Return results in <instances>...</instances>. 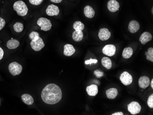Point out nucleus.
<instances>
[{
  "instance_id": "f257e3e1",
  "label": "nucleus",
  "mask_w": 153,
  "mask_h": 115,
  "mask_svg": "<svg viewBox=\"0 0 153 115\" xmlns=\"http://www.w3.org/2000/svg\"><path fill=\"white\" fill-rule=\"evenodd\" d=\"M41 98L44 102L50 104L58 103L62 98V91L60 88L54 83L46 85L43 90Z\"/></svg>"
},
{
  "instance_id": "f03ea898",
  "label": "nucleus",
  "mask_w": 153,
  "mask_h": 115,
  "mask_svg": "<svg viewBox=\"0 0 153 115\" xmlns=\"http://www.w3.org/2000/svg\"><path fill=\"white\" fill-rule=\"evenodd\" d=\"M13 8L16 11L18 15L22 17L26 16L29 11L28 6L26 3L21 0H19L14 2L13 5Z\"/></svg>"
},
{
  "instance_id": "7ed1b4c3",
  "label": "nucleus",
  "mask_w": 153,
  "mask_h": 115,
  "mask_svg": "<svg viewBox=\"0 0 153 115\" xmlns=\"http://www.w3.org/2000/svg\"><path fill=\"white\" fill-rule=\"evenodd\" d=\"M37 24L41 27V30L48 31L50 30L52 27V24L50 20L45 18H40L37 22Z\"/></svg>"
},
{
  "instance_id": "20e7f679",
  "label": "nucleus",
  "mask_w": 153,
  "mask_h": 115,
  "mask_svg": "<svg viewBox=\"0 0 153 115\" xmlns=\"http://www.w3.org/2000/svg\"><path fill=\"white\" fill-rule=\"evenodd\" d=\"M8 69L10 73L12 75L16 76L21 74L22 71V67L20 64L17 62H13L9 65Z\"/></svg>"
},
{
  "instance_id": "39448f33",
  "label": "nucleus",
  "mask_w": 153,
  "mask_h": 115,
  "mask_svg": "<svg viewBox=\"0 0 153 115\" xmlns=\"http://www.w3.org/2000/svg\"><path fill=\"white\" fill-rule=\"evenodd\" d=\"M30 45L32 49L35 51H38L41 50L45 47V44L41 38L39 37L37 39L32 40Z\"/></svg>"
},
{
  "instance_id": "423d86ee",
  "label": "nucleus",
  "mask_w": 153,
  "mask_h": 115,
  "mask_svg": "<svg viewBox=\"0 0 153 115\" xmlns=\"http://www.w3.org/2000/svg\"><path fill=\"white\" fill-rule=\"evenodd\" d=\"M128 109L132 115H136L140 112L141 107L137 102L133 101L128 105Z\"/></svg>"
},
{
  "instance_id": "0eeeda50",
  "label": "nucleus",
  "mask_w": 153,
  "mask_h": 115,
  "mask_svg": "<svg viewBox=\"0 0 153 115\" xmlns=\"http://www.w3.org/2000/svg\"><path fill=\"white\" fill-rule=\"evenodd\" d=\"M120 79L121 83L126 86L130 85L133 82V77L127 72H124L121 74Z\"/></svg>"
},
{
  "instance_id": "6e6552de",
  "label": "nucleus",
  "mask_w": 153,
  "mask_h": 115,
  "mask_svg": "<svg viewBox=\"0 0 153 115\" xmlns=\"http://www.w3.org/2000/svg\"><path fill=\"white\" fill-rule=\"evenodd\" d=\"M59 13V8L55 5H49L46 9V13L49 16H57Z\"/></svg>"
},
{
  "instance_id": "1a4fd4ad",
  "label": "nucleus",
  "mask_w": 153,
  "mask_h": 115,
  "mask_svg": "<svg viewBox=\"0 0 153 115\" xmlns=\"http://www.w3.org/2000/svg\"><path fill=\"white\" fill-rule=\"evenodd\" d=\"M116 48L113 45H107L102 49L103 54L109 57H112L116 53Z\"/></svg>"
},
{
  "instance_id": "9d476101",
  "label": "nucleus",
  "mask_w": 153,
  "mask_h": 115,
  "mask_svg": "<svg viewBox=\"0 0 153 115\" xmlns=\"http://www.w3.org/2000/svg\"><path fill=\"white\" fill-rule=\"evenodd\" d=\"M98 36L101 41H107L111 37V32L109 31L107 29L102 28L99 30Z\"/></svg>"
},
{
  "instance_id": "9b49d317",
  "label": "nucleus",
  "mask_w": 153,
  "mask_h": 115,
  "mask_svg": "<svg viewBox=\"0 0 153 115\" xmlns=\"http://www.w3.org/2000/svg\"><path fill=\"white\" fill-rule=\"evenodd\" d=\"M107 8L110 12L115 13L119 10L120 5L116 0H110L108 2Z\"/></svg>"
},
{
  "instance_id": "f8f14e48",
  "label": "nucleus",
  "mask_w": 153,
  "mask_h": 115,
  "mask_svg": "<svg viewBox=\"0 0 153 115\" xmlns=\"http://www.w3.org/2000/svg\"><path fill=\"white\" fill-rule=\"evenodd\" d=\"M128 30L132 33H135L139 30L140 25L139 22L136 20H132L129 22L128 25Z\"/></svg>"
},
{
  "instance_id": "ddd939ff",
  "label": "nucleus",
  "mask_w": 153,
  "mask_h": 115,
  "mask_svg": "<svg viewBox=\"0 0 153 115\" xmlns=\"http://www.w3.org/2000/svg\"><path fill=\"white\" fill-rule=\"evenodd\" d=\"M150 81L149 79L147 76H142L139 78L138 80V85L141 88H147L150 84Z\"/></svg>"
},
{
  "instance_id": "4468645a",
  "label": "nucleus",
  "mask_w": 153,
  "mask_h": 115,
  "mask_svg": "<svg viewBox=\"0 0 153 115\" xmlns=\"http://www.w3.org/2000/svg\"><path fill=\"white\" fill-rule=\"evenodd\" d=\"M152 39V36L151 34L149 32H145L141 35L139 38V41L142 45H145L148 42L151 41Z\"/></svg>"
},
{
  "instance_id": "2eb2a0df",
  "label": "nucleus",
  "mask_w": 153,
  "mask_h": 115,
  "mask_svg": "<svg viewBox=\"0 0 153 115\" xmlns=\"http://www.w3.org/2000/svg\"><path fill=\"white\" fill-rule=\"evenodd\" d=\"M75 52V49L72 45L71 44H66L64 46V55L70 57Z\"/></svg>"
},
{
  "instance_id": "dca6fc26",
  "label": "nucleus",
  "mask_w": 153,
  "mask_h": 115,
  "mask_svg": "<svg viewBox=\"0 0 153 115\" xmlns=\"http://www.w3.org/2000/svg\"><path fill=\"white\" fill-rule=\"evenodd\" d=\"M86 91L89 96H95L98 93V87L95 84H92L87 87Z\"/></svg>"
},
{
  "instance_id": "f3484780",
  "label": "nucleus",
  "mask_w": 153,
  "mask_h": 115,
  "mask_svg": "<svg viewBox=\"0 0 153 115\" xmlns=\"http://www.w3.org/2000/svg\"><path fill=\"white\" fill-rule=\"evenodd\" d=\"M84 14L88 18H92L95 16V12L91 6H86L84 8Z\"/></svg>"
},
{
  "instance_id": "a211bd4d",
  "label": "nucleus",
  "mask_w": 153,
  "mask_h": 115,
  "mask_svg": "<svg viewBox=\"0 0 153 115\" xmlns=\"http://www.w3.org/2000/svg\"><path fill=\"white\" fill-rule=\"evenodd\" d=\"M20 45V43L19 41L17 39H12L9 40L6 44V46L9 49L12 50V49H15L19 46Z\"/></svg>"
},
{
  "instance_id": "6ab92c4d",
  "label": "nucleus",
  "mask_w": 153,
  "mask_h": 115,
  "mask_svg": "<svg viewBox=\"0 0 153 115\" xmlns=\"http://www.w3.org/2000/svg\"><path fill=\"white\" fill-rule=\"evenodd\" d=\"M106 95L109 99H114L118 95V91L116 88H109L106 91Z\"/></svg>"
},
{
  "instance_id": "aec40b11",
  "label": "nucleus",
  "mask_w": 153,
  "mask_h": 115,
  "mask_svg": "<svg viewBox=\"0 0 153 115\" xmlns=\"http://www.w3.org/2000/svg\"><path fill=\"white\" fill-rule=\"evenodd\" d=\"M84 37L82 31H76L75 30L72 34V39H74L75 41L79 42L82 41Z\"/></svg>"
},
{
  "instance_id": "412c9836",
  "label": "nucleus",
  "mask_w": 153,
  "mask_h": 115,
  "mask_svg": "<svg viewBox=\"0 0 153 115\" xmlns=\"http://www.w3.org/2000/svg\"><path fill=\"white\" fill-rule=\"evenodd\" d=\"M22 99L26 104L31 105L34 103L33 97L29 94H24L22 95Z\"/></svg>"
},
{
  "instance_id": "4be33fe9",
  "label": "nucleus",
  "mask_w": 153,
  "mask_h": 115,
  "mask_svg": "<svg viewBox=\"0 0 153 115\" xmlns=\"http://www.w3.org/2000/svg\"><path fill=\"white\" fill-rule=\"evenodd\" d=\"M133 54V50L131 47H127L124 49L122 52V57L124 58L128 59L132 57Z\"/></svg>"
},
{
  "instance_id": "5701e85b",
  "label": "nucleus",
  "mask_w": 153,
  "mask_h": 115,
  "mask_svg": "<svg viewBox=\"0 0 153 115\" xmlns=\"http://www.w3.org/2000/svg\"><path fill=\"white\" fill-rule=\"evenodd\" d=\"M102 65L107 69H109L112 67V62L111 59L106 57H104L101 60Z\"/></svg>"
},
{
  "instance_id": "b1692460",
  "label": "nucleus",
  "mask_w": 153,
  "mask_h": 115,
  "mask_svg": "<svg viewBox=\"0 0 153 115\" xmlns=\"http://www.w3.org/2000/svg\"><path fill=\"white\" fill-rule=\"evenodd\" d=\"M84 24H83L81 22L76 21L75 22H74V25H73V28L76 31H83L84 29Z\"/></svg>"
},
{
  "instance_id": "393cba45",
  "label": "nucleus",
  "mask_w": 153,
  "mask_h": 115,
  "mask_svg": "<svg viewBox=\"0 0 153 115\" xmlns=\"http://www.w3.org/2000/svg\"><path fill=\"white\" fill-rule=\"evenodd\" d=\"M24 25L21 22H16L13 26L14 30L17 33H20L22 32V30L24 29Z\"/></svg>"
},
{
  "instance_id": "a878e982",
  "label": "nucleus",
  "mask_w": 153,
  "mask_h": 115,
  "mask_svg": "<svg viewBox=\"0 0 153 115\" xmlns=\"http://www.w3.org/2000/svg\"><path fill=\"white\" fill-rule=\"evenodd\" d=\"M146 58L148 61L153 62V48L150 47L148 49V51L145 52Z\"/></svg>"
},
{
  "instance_id": "bb28decb",
  "label": "nucleus",
  "mask_w": 153,
  "mask_h": 115,
  "mask_svg": "<svg viewBox=\"0 0 153 115\" xmlns=\"http://www.w3.org/2000/svg\"><path fill=\"white\" fill-rule=\"evenodd\" d=\"M39 37V34L38 32H35V31H33L29 35V38L30 39H31V41L37 39Z\"/></svg>"
},
{
  "instance_id": "cd10ccee",
  "label": "nucleus",
  "mask_w": 153,
  "mask_h": 115,
  "mask_svg": "<svg viewBox=\"0 0 153 115\" xmlns=\"http://www.w3.org/2000/svg\"><path fill=\"white\" fill-rule=\"evenodd\" d=\"M29 2L33 5L38 6L41 4L43 0H29Z\"/></svg>"
},
{
  "instance_id": "c85d7f7f",
  "label": "nucleus",
  "mask_w": 153,
  "mask_h": 115,
  "mask_svg": "<svg viewBox=\"0 0 153 115\" xmlns=\"http://www.w3.org/2000/svg\"><path fill=\"white\" fill-rule=\"evenodd\" d=\"M147 104L149 107L150 108H153V95L152 94L151 95L149 96L148 98V101H147Z\"/></svg>"
},
{
  "instance_id": "c756f323",
  "label": "nucleus",
  "mask_w": 153,
  "mask_h": 115,
  "mask_svg": "<svg viewBox=\"0 0 153 115\" xmlns=\"http://www.w3.org/2000/svg\"><path fill=\"white\" fill-rule=\"evenodd\" d=\"M94 74L98 78H100V77L104 76V73L100 71L99 70H96L94 72Z\"/></svg>"
},
{
  "instance_id": "7c9ffc66",
  "label": "nucleus",
  "mask_w": 153,
  "mask_h": 115,
  "mask_svg": "<svg viewBox=\"0 0 153 115\" xmlns=\"http://www.w3.org/2000/svg\"><path fill=\"white\" fill-rule=\"evenodd\" d=\"M98 61L96 59H91L90 60H87L85 61V63L86 65H88V64H91L92 63H94V64H96L97 63Z\"/></svg>"
},
{
  "instance_id": "2f4dec72",
  "label": "nucleus",
  "mask_w": 153,
  "mask_h": 115,
  "mask_svg": "<svg viewBox=\"0 0 153 115\" xmlns=\"http://www.w3.org/2000/svg\"><path fill=\"white\" fill-rule=\"evenodd\" d=\"M6 25L5 21L2 18H0V30H1Z\"/></svg>"
},
{
  "instance_id": "473e14b6",
  "label": "nucleus",
  "mask_w": 153,
  "mask_h": 115,
  "mask_svg": "<svg viewBox=\"0 0 153 115\" xmlns=\"http://www.w3.org/2000/svg\"><path fill=\"white\" fill-rule=\"evenodd\" d=\"M4 55V51L1 47H0V60L2 59Z\"/></svg>"
},
{
  "instance_id": "72a5a7b5",
  "label": "nucleus",
  "mask_w": 153,
  "mask_h": 115,
  "mask_svg": "<svg viewBox=\"0 0 153 115\" xmlns=\"http://www.w3.org/2000/svg\"><path fill=\"white\" fill-rule=\"evenodd\" d=\"M50 1L53 3H61L62 0H50Z\"/></svg>"
},
{
  "instance_id": "f704fd0d",
  "label": "nucleus",
  "mask_w": 153,
  "mask_h": 115,
  "mask_svg": "<svg viewBox=\"0 0 153 115\" xmlns=\"http://www.w3.org/2000/svg\"><path fill=\"white\" fill-rule=\"evenodd\" d=\"M112 115H123L124 113H122V112H117L115 113H113L112 114Z\"/></svg>"
},
{
  "instance_id": "c9c22d12",
  "label": "nucleus",
  "mask_w": 153,
  "mask_h": 115,
  "mask_svg": "<svg viewBox=\"0 0 153 115\" xmlns=\"http://www.w3.org/2000/svg\"><path fill=\"white\" fill-rule=\"evenodd\" d=\"M150 85H151V88H153V79H152V80H151V83H150Z\"/></svg>"
}]
</instances>
